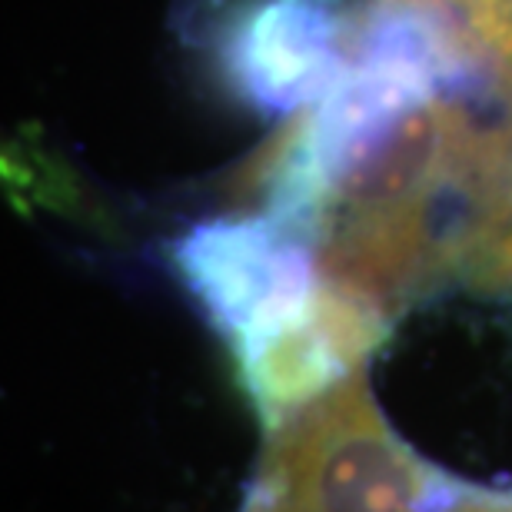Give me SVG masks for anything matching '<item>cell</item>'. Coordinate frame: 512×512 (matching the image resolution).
<instances>
[{"label":"cell","mask_w":512,"mask_h":512,"mask_svg":"<svg viewBox=\"0 0 512 512\" xmlns=\"http://www.w3.org/2000/svg\"><path fill=\"white\" fill-rule=\"evenodd\" d=\"M439 476L389 429L353 373L270 433L240 512H439Z\"/></svg>","instance_id":"6da1fadb"},{"label":"cell","mask_w":512,"mask_h":512,"mask_svg":"<svg viewBox=\"0 0 512 512\" xmlns=\"http://www.w3.org/2000/svg\"><path fill=\"white\" fill-rule=\"evenodd\" d=\"M173 266L230 346L303 310L323 286L316 247L266 210L193 227L173 243Z\"/></svg>","instance_id":"7a4b0ae2"},{"label":"cell","mask_w":512,"mask_h":512,"mask_svg":"<svg viewBox=\"0 0 512 512\" xmlns=\"http://www.w3.org/2000/svg\"><path fill=\"white\" fill-rule=\"evenodd\" d=\"M346 0H233L217 24L227 87L260 114H303L346 64Z\"/></svg>","instance_id":"3957f363"},{"label":"cell","mask_w":512,"mask_h":512,"mask_svg":"<svg viewBox=\"0 0 512 512\" xmlns=\"http://www.w3.org/2000/svg\"><path fill=\"white\" fill-rule=\"evenodd\" d=\"M386 316L323 276L303 310L230 346L250 403L266 433L316 403L353 373L383 343Z\"/></svg>","instance_id":"277c9868"},{"label":"cell","mask_w":512,"mask_h":512,"mask_svg":"<svg viewBox=\"0 0 512 512\" xmlns=\"http://www.w3.org/2000/svg\"><path fill=\"white\" fill-rule=\"evenodd\" d=\"M486 50V57L512 77V0H439Z\"/></svg>","instance_id":"5b68a950"},{"label":"cell","mask_w":512,"mask_h":512,"mask_svg":"<svg viewBox=\"0 0 512 512\" xmlns=\"http://www.w3.org/2000/svg\"><path fill=\"white\" fill-rule=\"evenodd\" d=\"M466 276L473 280V286H479V290L512 296V223L476 256L473 266L466 270Z\"/></svg>","instance_id":"8992f818"},{"label":"cell","mask_w":512,"mask_h":512,"mask_svg":"<svg viewBox=\"0 0 512 512\" xmlns=\"http://www.w3.org/2000/svg\"><path fill=\"white\" fill-rule=\"evenodd\" d=\"M443 512H512V496L463 493V496L449 499Z\"/></svg>","instance_id":"52a82bcc"}]
</instances>
